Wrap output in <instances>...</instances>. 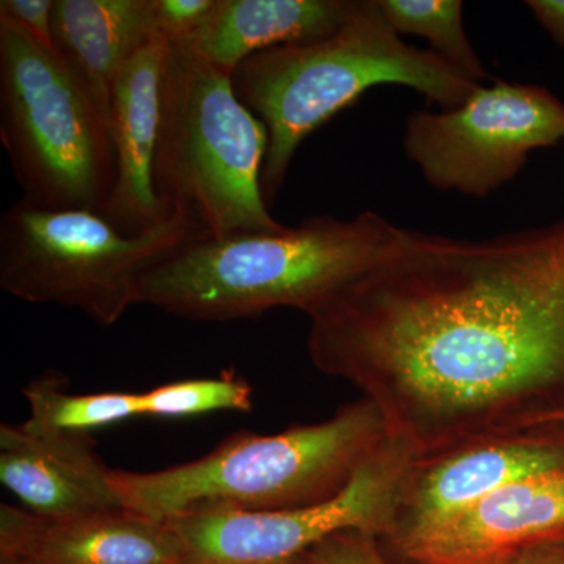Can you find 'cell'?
Wrapping results in <instances>:
<instances>
[{
  "instance_id": "obj_12",
  "label": "cell",
  "mask_w": 564,
  "mask_h": 564,
  "mask_svg": "<svg viewBox=\"0 0 564 564\" xmlns=\"http://www.w3.org/2000/svg\"><path fill=\"white\" fill-rule=\"evenodd\" d=\"M3 564H184L169 524L128 508L43 516L0 507Z\"/></svg>"
},
{
  "instance_id": "obj_24",
  "label": "cell",
  "mask_w": 564,
  "mask_h": 564,
  "mask_svg": "<svg viewBox=\"0 0 564 564\" xmlns=\"http://www.w3.org/2000/svg\"><path fill=\"white\" fill-rule=\"evenodd\" d=\"M525 6L556 46L564 50V0H529Z\"/></svg>"
},
{
  "instance_id": "obj_3",
  "label": "cell",
  "mask_w": 564,
  "mask_h": 564,
  "mask_svg": "<svg viewBox=\"0 0 564 564\" xmlns=\"http://www.w3.org/2000/svg\"><path fill=\"white\" fill-rule=\"evenodd\" d=\"M234 91L269 131L261 185L276 199L306 137L377 85H403L443 111L463 106L481 87L432 51L408 46L378 0H358L347 22L322 40L251 55L231 74Z\"/></svg>"
},
{
  "instance_id": "obj_13",
  "label": "cell",
  "mask_w": 564,
  "mask_h": 564,
  "mask_svg": "<svg viewBox=\"0 0 564 564\" xmlns=\"http://www.w3.org/2000/svg\"><path fill=\"white\" fill-rule=\"evenodd\" d=\"M169 52V41L152 40L126 63L111 91L109 128L117 180L99 214L131 236L154 228L173 212L163 206L154 187Z\"/></svg>"
},
{
  "instance_id": "obj_16",
  "label": "cell",
  "mask_w": 564,
  "mask_h": 564,
  "mask_svg": "<svg viewBox=\"0 0 564 564\" xmlns=\"http://www.w3.org/2000/svg\"><path fill=\"white\" fill-rule=\"evenodd\" d=\"M52 33L55 47L80 74L107 122L111 91L126 63L161 39L152 0H55Z\"/></svg>"
},
{
  "instance_id": "obj_17",
  "label": "cell",
  "mask_w": 564,
  "mask_h": 564,
  "mask_svg": "<svg viewBox=\"0 0 564 564\" xmlns=\"http://www.w3.org/2000/svg\"><path fill=\"white\" fill-rule=\"evenodd\" d=\"M22 393L31 410L25 423L46 432L88 433L141 415L140 393H73L58 372L40 375Z\"/></svg>"
},
{
  "instance_id": "obj_9",
  "label": "cell",
  "mask_w": 564,
  "mask_h": 564,
  "mask_svg": "<svg viewBox=\"0 0 564 564\" xmlns=\"http://www.w3.org/2000/svg\"><path fill=\"white\" fill-rule=\"evenodd\" d=\"M413 455L410 444L388 434L347 488L326 502L263 513L180 516L163 522L180 541L184 564H281L351 530L383 540L391 532L397 492Z\"/></svg>"
},
{
  "instance_id": "obj_4",
  "label": "cell",
  "mask_w": 564,
  "mask_h": 564,
  "mask_svg": "<svg viewBox=\"0 0 564 564\" xmlns=\"http://www.w3.org/2000/svg\"><path fill=\"white\" fill-rule=\"evenodd\" d=\"M388 429L366 397L318 423L236 433L195 462L154 473L110 470L122 507L158 521L207 513L299 510L343 492Z\"/></svg>"
},
{
  "instance_id": "obj_5",
  "label": "cell",
  "mask_w": 564,
  "mask_h": 564,
  "mask_svg": "<svg viewBox=\"0 0 564 564\" xmlns=\"http://www.w3.org/2000/svg\"><path fill=\"white\" fill-rule=\"evenodd\" d=\"M269 131L234 91L231 76L185 43L170 44L162 85L154 187L214 239L281 231L263 198Z\"/></svg>"
},
{
  "instance_id": "obj_14",
  "label": "cell",
  "mask_w": 564,
  "mask_h": 564,
  "mask_svg": "<svg viewBox=\"0 0 564 564\" xmlns=\"http://www.w3.org/2000/svg\"><path fill=\"white\" fill-rule=\"evenodd\" d=\"M88 433L46 432L28 423L0 425V481L22 507L70 516L122 507L110 470Z\"/></svg>"
},
{
  "instance_id": "obj_8",
  "label": "cell",
  "mask_w": 564,
  "mask_h": 564,
  "mask_svg": "<svg viewBox=\"0 0 564 564\" xmlns=\"http://www.w3.org/2000/svg\"><path fill=\"white\" fill-rule=\"evenodd\" d=\"M564 140V104L540 85L496 80L454 110L408 117L403 150L437 191L486 198L524 170L530 152Z\"/></svg>"
},
{
  "instance_id": "obj_15",
  "label": "cell",
  "mask_w": 564,
  "mask_h": 564,
  "mask_svg": "<svg viewBox=\"0 0 564 564\" xmlns=\"http://www.w3.org/2000/svg\"><path fill=\"white\" fill-rule=\"evenodd\" d=\"M358 0H217L209 17L181 43L223 73L258 52L310 43L339 31Z\"/></svg>"
},
{
  "instance_id": "obj_6",
  "label": "cell",
  "mask_w": 564,
  "mask_h": 564,
  "mask_svg": "<svg viewBox=\"0 0 564 564\" xmlns=\"http://www.w3.org/2000/svg\"><path fill=\"white\" fill-rule=\"evenodd\" d=\"M0 139L22 198L102 209L117 180L109 122L77 69L0 14Z\"/></svg>"
},
{
  "instance_id": "obj_7",
  "label": "cell",
  "mask_w": 564,
  "mask_h": 564,
  "mask_svg": "<svg viewBox=\"0 0 564 564\" xmlns=\"http://www.w3.org/2000/svg\"><path fill=\"white\" fill-rule=\"evenodd\" d=\"M203 236L180 207L131 236L96 210L44 209L20 199L0 218V288L22 302L58 304L111 326L139 304L144 274Z\"/></svg>"
},
{
  "instance_id": "obj_22",
  "label": "cell",
  "mask_w": 564,
  "mask_h": 564,
  "mask_svg": "<svg viewBox=\"0 0 564 564\" xmlns=\"http://www.w3.org/2000/svg\"><path fill=\"white\" fill-rule=\"evenodd\" d=\"M54 0H2L0 14L10 18L22 31L46 50H57L52 33Z\"/></svg>"
},
{
  "instance_id": "obj_21",
  "label": "cell",
  "mask_w": 564,
  "mask_h": 564,
  "mask_svg": "<svg viewBox=\"0 0 564 564\" xmlns=\"http://www.w3.org/2000/svg\"><path fill=\"white\" fill-rule=\"evenodd\" d=\"M217 0H152L159 35L170 44L192 35L214 10Z\"/></svg>"
},
{
  "instance_id": "obj_2",
  "label": "cell",
  "mask_w": 564,
  "mask_h": 564,
  "mask_svg": "<svg viewBox=\"0 0 564 564\" xmlns=\"http://www.w3.org/2000/svg\"><path fill=\"white\" fill-rule=\"evenodd\" d=\"M399 226L364 210L304 218L281 231L203 236L144 274L139 304L192 322H232L292 307L310 315L383 258Z\"/></svg>"
},
{
  "instance_id": "obj_10",
  "label": "cell",
  "mask_w": 564,
  "mask_h": 564,
  "mask_svg": "<svg viewBox=\"0 0 564 564\" xmlns=\"http://www.w3.org/2000/svg\"><path fill=\"white\" fill-rule=\"evenodd\" d=\"M564 470V430L538 425L414 454L400 481L384 547L443 524L505 486Z\"/></svg>"
},
{
  "instance_id": "obj_23",
  "label": "cell",
  "mask_w": 564,
  "mask_h": 564,
  "mask_svg": "<svg viewBox=\"0 0 564 564\" xmlns=\"http://www.w3.org/2000/svg\"><path fill=\"white\" fill-rule=\"evenodd\" d=\"M489 564H564V533L527 545Z\"/></svg>"
},
{
  "instance_id": "obj_19",
  "label": "cell",
  "mask_w": 564,
  "mask_h": 564,
  "mask_svg": "<svg viewBox=\"0 0 564 564\" xmlns=\"http://www.w3.org/2000/svg\"><path fill=\"white\" fill-rule=\"evenodd\" d=\"M141 415L148 417H188L239 411L248 413L252 406V389L243 378L231 372L217 378L174 381L140 393Z\"/></svg>"
},
{
  "instance_id": "obj_18",
  "label": "cell",
  "mask_w": 564,
  "mask_h": 564,
  "mask_svg": "<svg viewBox=\"0 0 564 564\" xmlns=\"http://www.w3.org/2000/svg\"><path fill=\"white\" fill-rule=\"evenodd\" d=\"M397 35L422 36L448 65L481 84L488 70L467 39L459 0H378Z\"/></svg>"
},
{
  "instance_id": "obj_11",
  "label": "cell",
  "mask_w": 564,
  "mask_h": 564,
  "mask_svg": "<svg viewBox=\"0 0 564 564\" xmlns=\"http://www.w3.org/2000/svg\"><path fill=\"white\" fill-rule=\"evenodd\" d=\"M564 533V470L514 481L413 540L383 547L395 564H489Z\"/></svg>"
},
{
  "instance_id": "obj_25",
  "label": "cell",
  "mask_w": 564,
  "mask_h": 564,
  "mask_svg": "<svg viewBox=\"0 0 564 564\" xmlns=\"http://www.w3.org/2000/svg\"><path fill=\"white\" fill-rule=\"evenodd\" d=\"M281 564H318L315 562V558L311 552H306V554L296 556V558L289 560V562H284Z\"/></svg>"
},
{
  "instance_id": "obj_1",
  "label": "cell",
  "mask_w": 564,
  "mask_h": 564,
  "mask_svg": "<svg viewBox=\"0 0 564 564\" xmlns=\"http://www.w3.org/2000/svg\"><path fill=\"white\" fill-rule=\"evenodd\" d=\"M311 361L414 454L564 414V218L455 239L399 228L307 315Z\"/></svg>"
},
{
  "instance_id": "obj_20",
  "label": "cell",
  "mask_w": 564,
  "mask_h": 564,
  "mask_svg": "<svg viewBox=\"0 0 564 564\" xmlns=\"http://www.w3.org/2000/svg\"><path fill=\"white\" fill-rule=\"evenodd\" d=\"M310 552L318 564H395L377 536L352 530L326 538Z\"/></svg>"
},
{
  "instance_id": "obj_26",
  "label": "cell",
  "mask_w": 564,
  "mask_h": 564,
  "mask_svg": "<svg viewBox=\"0 0 564 564\" xmlns=\"http://www.w3.org/2000/svg\"><path fill=\"white\" fill-rule=\"evenodd\" d=\"M543 425H554L556 429L564 430V414L558 415V417L552 419V421L543 423Z\"/></svg>"
}]
</instances>
